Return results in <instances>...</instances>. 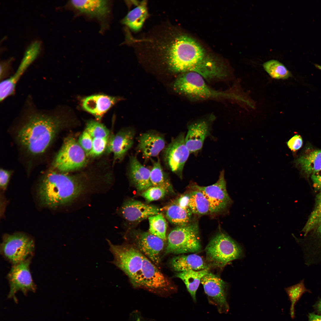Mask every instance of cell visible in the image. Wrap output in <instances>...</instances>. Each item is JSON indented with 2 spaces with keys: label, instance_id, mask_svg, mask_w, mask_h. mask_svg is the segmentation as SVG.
I'll return each mask as SVG.
<instances>
[{
  "label": "cell",
  "instance_id": "obj_1",
  "mask_svg": "<svg viewBox=\"0 0 321 321\" xmlns=\"http://www.w3.org/2000/svg\"><path fill=\"white\" fill-rule=\"evenodd\" d=\"M112 263L128 276L133 285L156 292L170 290L173 285L151 261L129 243L114 245Z\"/></svg>",
  "mask_w": 321,
  "mask_h": 321
},
{
  "label": "cell",
  "instance_id": "obj_2",
  "mask_svg": "<svg viewBox=\"0 0 321 321\" xmlns=\"http://www.w3.org/2000/svg\"><path fill=\"white\" fill-rule=\"evenodd\" d=\"M26 122L18 135L21 144L30 152H43L65 124L62 117L58 114L30 111Z\"/></svg>",
  "mask_w": 321,
  "mask_h": 321
},
{
  "label": "cell",
  "instance_id": "obj_3",
  "mask_svg": "<svg viewBox=\"0 0 321 321\" xmlns=\"http://www.w3.org/2000/svg\"><path fill=\"white\" fill-rule=\"evenodd\" d=\"M82 176H70L52 171L48 173L42 179L38 188L42 204L55 208L71 202L84 188Z\"/></svg>",
  "mask_w": 321,
  "mask_h": 321
},
{
  "label": "cell",
  "instance_id": "obj_4",
  "mask_svg": "<svg viewBox=\"0 0 321 321\" xmlns=\"http://www.w3.org/2000/svg\"><path fill=\"white\" fill-rule=\"evenodd\" d=\"M173 86L176 92L193 100L224 98L239 101L240 99L239 94L213 89L201 76L192 71L181 73L176 79Z\"/></svg>",
  "mask_w": 321,
  "mask_h": 321
},
{
  "label": "cell",
  "instance_id": "obj_5",
  "mask_svg": "<svg viewBox=\"0 0 321 321\" xmlns=\"http://www.w3.org/2000/svg\"><path fill=\"white\" fill-rule=\"evenodd\" d=\"M210 265L222 268L230 262L243 257L242 247L229 235L220 232L210 240L205 249Z\"/></svg>",
  "mask_w": 321,
  "mask_h": 321
},
{
  "label": "cell",
  "instance_id": "obj_6",
  "mask_svg": "<svg viewBox=\"0 0 321 321\" xmlns=\"http://www.w3.org/2000/svg\"><path fill=\"white\" fill-rule=\"evenodd\" d=\"M202 249L197 221L177 226L169 232L164 254L197 252Z\"/></svg>",
  "mask_w": 321,
  "mask_h": 321
},
{
  "label": "cell",
  "instance_id": "obj_7",
  "mask_svg": "<svg viewBox=\"0 0 321 321\" xmlns=\"http://www.w3.org/2000/svg\"><path fill=\"white\" fill-rule=\"evenodd\" d=\"M204 57V50L195 40L186 35H177L175 55L168 68L175 73L190 71Z\"/></svg>",
  "mask_w": 321,
  "mask_h": 321
},
{
  "label": "cell",
  "instance_id": "obj_8",
  "mask_svg": "<svg viewBox=\"0 0 321 321\" xmlns=\"http://www.w3.org/2000/svg\"><path fill=\"white\" fill-rule=\"evenodd\" d=\"M34 249V240L22 233L4 235L0 248L1 254L12 265L32 257Z\"/></svg>",
  "mask_w": 321,
  "mask_h": 321
},
{
  "label": "cell",
  "instance_id": "obj_9",
  "mask_svg": "<svg viewBox=\"0 0 321 321\" xmlns=\"http://www.w3.org/2000/svg\"><path fill=\"white\" fill-rule=\"evenodd\" d=\"M87 156L78 141L73 137L66 138L54 162V167L62 172L80 169L86 164Z\"/></svg>",
  "mask_w": 321,
  "mask_h": 321
},
{
  "label": "cell",
  "instance_id": "obj_10",
  "mask_svg": "<svg viewBox=\"0 0 321 321\" xmlns=\"http://www.w3.org/2000/svg\"><path fill=\"white\" fill-rule=\"evenodd\" d=\"M128 240L159 269L166 244V241L149 232L132 230L128 233Z\"/></svg>",
  "mask_w": 321,
  "mask_h": 321
},
{
  "label": "cell",
  "instance_id": "obj_11",
  "mask_svg": "<svg viewBox=\"0 0 321 321\" xmlns=\"http://www.w3.org/2000/svg\"><path fill=\"white\" fill-rule=\"evenodd\" d=\"M185 137L184 133H180L163 150L165 166L181 179L184 165L191 153L186 145Z\"/></svg>",
  "mask_w": 321,
  "mask_h": 321
},
{
  "label": "cell",
  "instance_id": "obj_12",
  "mask_svg": "<svg viewBox=\"0 0 321 321\" xmlns=\"http://www.w3.org/2000/svg\"><path fill=\"white\" fill-rule=\"evenodd\" d=\"M32 258L13 265L7 276L10 287L7 297L13 298L15 302H17L15 294L18 291H21L26 295L28 292H35L36 290L30 270Z\"/></svg>",
  "mask_w": 321,
  "mask_h": 321
},
{
  "label": "cell",
  "instance_id": "obj_13",
  "mask_svg": "<svg viewBox=\"0 0 321 321\" xmlns=\"http://www.w3.org/2000/svg\"><path fill=\"white\" fill-rule=\"evenodd\" d=\"M201 283L209 303L215 306L220 314L227 313L229 307L226 283L219 276L209 272L202 278Z\"/></svg>",
  "mask_w": 321,
  "mask_h": 321
},
{
  "label": "cell",
  "instance_id": "obj_14",
  "mask_svg": "<svg viewBox=\"0 0 321 321\" xmlns=\"http://www.w3.org/2000/svg\"><path fill=\"white\" fill-rule=\"evenodd\" d=\"M224 172V170L221 171L218 180L213 185L202 186L195 184L191 186L203 193L209 203L210 214L223 211L232 202L227 191Z\"/></svg>",
  "mask_w": 321,
  "mask_h": 321
},
{
  "label": "cell",
  "instance_id": "obj_15",
  "mask_svg": "<svg viewBox=\"0 0 321 321\" xmlns=\"http://www.w3.org/2000/svg\"><path fill=\"white\" fill-rule=\"evenodd\" d=\"M78 14L97 19L101 23L102 29L107 27V19L111 12L109 1L104 0H70L65 5Z\"/></svg>",
  "mask_w": 321,
  "mask_h": 321
},
{
  "label": "cell",
  "instance_id": "obj_16",
  "mask_svg": "<svg viewBox=\"0 0 321 321\" xmlns=\"http://www.w3.org/2000/svg\"><path fill=\"white\" fill-rule=\"evenodd\" d=\"M137 139V150L142 154L145 162L158 156L166 146L164 135L156 131L151 130L141 133Z\"/></svg>",
  "mask_w": 321,
  "mask_h": 321
},
{
  "label": "cell",
  "instance_id": "obj_17",
  "mask_svg": "<svg viewBox=\"0 0 321 321\" xmlns=\"http://www.w3.org/2000/svg\"><path fill=\"white\" fill-rule=\"evenodd\" d=\"M135 133L133 128H125L109 138L106 150L113 153L114 161L123 159L133 144Z\"/></svg>",
  "mask_w": 321,
  "mask_h": 321
},
{
  "label": "cell",
  "instance_id": "obj_18",
  "mask_svg": "<svg viewBox=\"0 0 321 321\" xmlns=\"http://www.w3.org/2000/svg\"><path fill=\"white\" fill-rule=\"evenodd\" d=\"M160 209L140 201L130 200L124 202L120 209L123 218L131 223L140 222L160 213Z\"/></svg>",
  "mask_w": 321,
  "mask_h": 321
},
{
  "label": "cell",
  "instance_id": "obj_19",
  "mask_svg": "<svg viewBox=\"0 0 321 321\" xmlns=\"http://www.w3.org/2000/svg\"><path fill=\"white\" fill-rule=\"evenodd\" d=\"M127 2L130 9L121 23L130 31L137 32L142 28L149 14L147 1L131 0Z\"/></svg>",
  "mask_w": 321,
  "mask_h": 321
},
{
  "label": "cell",
  "instance_id": "obj_20",
  "mask_svg": "<svg viewBox=\"0 0 321 321\" xmlns=\"http://www.w3.org/2000/svg\"><path fill=\"white\" fill-rule=\"evenodd\" d=\"M308 238L297 240L303 253L305 263L308 266L321 262V222Z\"/></svg>",
  "mask_w": 321,
  "mask_h": 321
},
{
  "label": "cell",
  "instance_id": "obj_21",
  "mask_svg": "<svg viewBox=\"0 0 321 321\" xmlns=\"http://www.w3.org/2000/svg\"><path fill=\"white\" fill-rule=\"evenodd\" d=\"M120 99L119 98L103 94L91 95L82 100L83 109L100 120L104 115Z\"/></svg>",
  "mask_w": 321,
  "mask_h": 321
},
{
  "label": "cell",
  "instance_id": "obj_22",
  "mask_svg": "<svg viewBox=\"0 0 321 321\" xmlns=\"http://www.w3.org/2000/svg\"><path fill=\"white\" fill-rule=\"evenodd\" d=\"M188 129L185 137L186 145L191 153H197L202 149L209 133V123L205 120L198 121L190 124Z\"/></svg>",
  "mask_w": 321,
  "mask_h": 321
},
{
  "label": "cell",
  "instance_id": "obj_23",
  "mask_svg": "<svg viewBox=\"0 0 321 321\" xmlns=\"http://www.w3.org/2000/svg\"><path fill=\"white\" fill-rule=\"evenodd\" d=\"M127 172L130 181L138 191L143 192L152 186L150 170L142 164L136 155L130 157Z\"/></svg>",
  "mask_w": 321,
  "mask_h": 321
},
{
  "label": "cell",
  "instance_id": "obj_24",
  "mask_svg": "<svg viewBox=\"0 0 321 321\" xmlns=\"http://www.w3.org/2000/svg\"><path fill=\"white\" fill-rule=\"evenodd\" d=\"M169 265L177 273L209 269V265L200 256L195 254L180 255L173 257Z\"/></svg>",
  "mask_w": 321,
  "mask_h": 321
},
{
  "label": "cell",
  "instance_id": "obj_25",
  "mask_svg": "<svg viewBox=\"0 0 321 321\" xmlns=\"http://www.w3.org/2000/svg\"><path fill=\"white\" fill-rule=\"evenodd\" d=\"M190 71L197 73L209 81L224 79L229 74L222 64L210 58L205 57Z\"/></svg>",
  "mask_w": 321,
  "mask_h": 321
},
{
  "label": "cell",
  "instance_id": "obj_26",
  "mask_svg": "<svg viewBox=\"0 0 321 321\" xmlns=\"http://www.w3.org/2000/svg\"><path fill=\"white\" fill-rule=\"evenodd\" d=\"M42 50V43L37 40L32 43L27 47L23 57L16 72L7 80L11 85L16 86L22 75L27 68L40 54Z\"/></svg>",
  "mask_w": 321,
  "mask_h": 321
},
{
  "label": "cell",
  "instance_id": "obj_27",
  "mask_svg": "<svg viewBox=\"0 0 321 321\" xmlns=\"http://www.w3.org/2000/svg\"><path fill=\"white\" fill-rule=\"evenodd\" d=\"M160 211L164 212L170 222L177 226H184L192 221L191 210L182 208L175 201L160 209Z\"/></svg>",
  "mask_w": 321,
  "mask_h": 321
},
{
  "label": "cell",
  "instance_id": "obj_28",
  "mask_svg": "<svg viewBox=\"0 0 321 321\" xmlns=\"http://www.w3.org/2000/svg\"><path fill=\"white\" fill-rule=\"evenodd\" d=\"M209 272V269L188 270L177 273L175 277L181 279L185 284L193 301L196 302V294L202 278Z\"/></svg>",
  "mask_w": 321,
  "mask_h": 321
},
{
  "label": "cell",
  "instance_id": "obj_29",
  "mask_svg": "<svg viewBox=\"0 0 321 321\" xmlns=\"http://www.w3.org/2000/svg\"><path fill=\"white\" fill-rule=\"evenodd\" d=\"M297 165L307 175H311L321 169V150L303 155L296 160Z\"/></svg>",
  "mask_w": 321,
  "mask_h": 321
},
{
  "label": "cell",
  "instance_id": "obj_30",
  "mask_svg": "<svg viewBox=\"0 0 321 321\" xmlns=\"http://www.w3.org/2000/svg\"><path fill=\"white\" fill-rule=\"evenodd\" d=\"M192 188L193 190L188 194V205L192 213L199 215L210 214L209 203L203 193L197 189Z\"/></svg>",
  "mask_w": 321,
  "mask_h": 321
},
{
  "label": "cell",
  "instance_id": "obj_31",
  "mask_svg": "<svg viewBox=\"0 0 321 321\" xmlns=\"http://www.w3.org/2000/svg\"><path fill=\"white\" fill-rule=\"evenodd\" d=\"M150 160L152 166L150 170V180L152 186H158L166 188L169 191L173 192L170 179L167 173L161 166L160 160L157 161Z\"/></svg>",
  "mask_w": 321,
  "mask_h": 321
},
{
  "label": "cell",
  "instance_id": "obj_32",
  "mask_svg": "<svg viewBox=\"0 0 321 321\" xmlns=\"http://www.w3.org/2000/svg\"><path fill=\"white\" fill-rule=\"evenodd\" d=\"M264 70L272 78L276 79H286L292 76L290 72L282 63L277 60L271 59L264 62Z\"/></svg>",
  "mask_w": 321,
  "mask_h": 321
},
{
  "label": "cell",
  "instance_id": "obj_33",
  "mask_svg": "<svg viewBox=\"0 0 321 321\" xmlns=\"http://www.w3.org/2000/svg\"><path fill=\"white\" fill-rule=\"evenodd\" d=\"M149 232L152 234L166 241L167 223L161 213L150 217Z\"/></svg>",
  "mask_w": 321,
  "mask_h": 321
},
{
  "label": "cell",
  "instance_id": "obj_34",
  "mask_svg": "<svg viewBox=\"0 0 321 321\" xmlns=\"http://www.w3.org/2000/svg\"><path fill=\"white\" fill-rule=\"evenodd\" d=\"M321 222V190L316 195L315 204L312 211L302 231L306 237Z\"/></svg>",
  "mask_w": 321,
  "mask_h": 321
},
{
  "label": "cell",
  "instance_id": "obj_35",
  "mask_svg": "<svg viewBox=\"0 0 321 321\" xmlns=\"http://www.w3.org/2000/svg\"><path fill=\"white\" fill-rule=\"evenodd\" d=\"M285 290L291 303L290 314L293 319L295 316V306L296 303L304 293H311V292L305 287L304 279L294 285L285 288Z\"/></svg>",
  "mask_w": 321,
  "mask_h": 321
},
{
  "label": "cell",
  "instance_id": "obj_36",
  "mask_svg": "<svg viewBox=\"0 0 321 321\" xmlns=\"http://www.w3.org/2000/svg\"><path fill=\"white\" fill-rule=\"evenodd\" d=\"M85 130L93 138H109V130L103 124L93 120L87 122Z\"/></svg>",
  "mask_w": 321,
  "mask_h": 321
},
{
  "label": "cell",
  "instance_id": "obj_37",
  "mask_svg": "<svg viewBox=\"0 0 321 321\" xmlns=\"http://www.w3.org/2000/svg\"><path fill=\"white\" fill-rule=\"evenodd\" d=\"M169 191L163 188L152 186L142 192L141 195L147 202H150L163 198Z\"/></svg>",
  "mask_w": 321,
  "mask_h": 321
},
{
  "label": "cell",
  "instance_id": "obj_38",
  "mask_svg": "<svg viewBox=\"0 0 321 321\" xmlns=\"http://www.w3.org/2000/svg\"><path fill=\"white\" fill-rule=\"evenodd\" d=\"M109 138H93L92 147L88 156L96 157L100 156L107 150Z\"/></svg>",
  "mask_w": 321,
  "mask_h": 321
},
{
  "label": "cell",
  "instance_id": "obj_39",
  "mask_svg": "<svg viewBox=\"0 0 321 321\" xmlns=\"http://www.w3.org/2000/svg\"><path fill=\"white\" fill-rule=\"evenodd\" d=\"M78 142L88 156L92 149V137L90 134L85 130L79 137Z\"/></svg>",
  "mask_w": 321,
  "mask_h": 321
},
{
  "label": "cell",
  "instance_id": "obj_40",
  "mask_svg": "<svg viewBox=\"0 0 321 321\" xmlns=\"http://www.w3.org/2000/svg\"><path fill=\"white\" fill-rule=\"evenodd\" d=\"M303 141L301 136L296 135L292 137L287 142L288 147L292 150L295 151L299 149L302 145Z\"/></svg>",
  "mask_w": 321,
  "mask_h": 321
},
{
  "label": "cell",
  "instance_id": "obj_41",
  "mask_svg": "<svg viewBox=\"0 0 321 321\" xmlns=\"http://www.w3.org/2000/svg\"><path fill=\"white\" fill-rule=\"evenodd\" d=\"M10 172L7 170L1 169L0 172V186L3 190L6 188L8 185L10 177Z\"/></svg>",
  "mask_w": 321,
  "mask_h": 321
},
{
  "label": "cell",
  "instance_id": "obj_42",
  "mask_svg": "<svg viewBox=\"0 0 321 321\" xmlns=\"http://www.w3.org/2000/svg\"><path fill=\"white\" fill-rule=\"evenodd\" d=\"M313 186L316 191L321 190V169L311 175Z\"/></svg>",
  "mask_w": 321,
  "mask_h": 321
},
{
  "label": "cell",
  "instance_id": "obj_43",
  "mask_svg": "<svg viewBox=\"0 0 321 321\" xmlns=\"http://www.w3.org/2000/svg\"><path fill=\"white\" fill-rule=\"evenodd\" d=\"M189 199L188 193L181 195L174 201L182 208L191 210L188 205Z\"/></svg>",
  "mask_w": 321,
  "mask_h": 321
},
{
  "label": "cell",
  "instance_id": "obj_44",
  "mask_svg": "<svg viewBox=\"0 0 321 321\" xmlns=\"http://www.w3.org/2000/svg\"><path fill=\"white\" fill-rule=\"evenodd\" d=\"M308 317V321H321V315L314 312L309 313Z\"/></svg>",
  "mask_w": 321,
  "mask_h": 321
},
{
  "label": "cell",
  "instance_id": "obj_45",
  "mask_svg": "<svg viewBox=\"0 0 321 321\" xmlns=\"http://www.w3.org/2000/svg\"><path fill=\"white\" fill-rule=\"evenodd\" d=\"M313 307L317 313L321 315V298L316 302Z\"/></svg>",
  "mask_w": 321,
  "mask_h": 321
},
{
  "label": "cell",
  "instance_id": "obj_46",
  "mask_svg": "<svg viewBox=\"0 0 321 321\" xmlns=\"http://www.w3.org/2000/svg\"><path fill=\"white\" fill-rule=\"evenodd\" d=\"M315 67L317 69L321 70V66L317 64H315Z\"/></svg>",
  "mask_w": 321,
  "mask_h": 321
}]
</instances>
